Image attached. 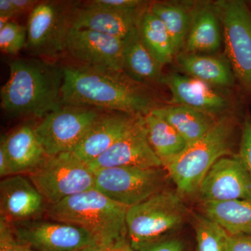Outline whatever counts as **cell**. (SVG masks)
I'll return each mask as SVG.
<instances>
[{
  "label": "cell",
  "instance_id": "6da1fadb",
  "mask_svg": "<svg viewBox=\"0 0 251 251\" xmlns=\"http://www.w3.org/2000/svg\"><path fill=\"white\" fill-rule=\"evenodd\" d=\"M62 69L63 105L143 117L162 106L149 85L123 72L82 64Z\"/></svg>",
  "mask_w": 251,
  "mask_h": 251
},
{
  "label": "cell",
  "instance_id": "7a4b0ae2",
  "mask_svg": "<svg viewBox=\"0 0 251 251\" xmlns=\"http://www.w3.org/2000/svg\"><path fill=\"white\" fill-rule=\"evenodd\" d=\"M8 66L9 77L0 92L4 111L43 119L62 106V67L36 58L14 59Z\"/></svg>",
  "mask_w": 251,
  "mask_h": 251
},
{
  "label": "cell",
  "instance_id": "3957f363",
  "mask_svg": "<svg viewBox=\"0 0 251 251\" xmlns=\"http://www.w3.org/2000/svg\"><path fill=\"white\" fill-rule=\"evenodd\" d=\"M128 208L93 188L65 198L46 211L52 221L80 227L98 244H105L128 237L126 219Z\"/></svg>",
  "mask_w": 251,
  "mask_h": 251
},
{
  "label": "cell",
  "instance_id": "277c9868",
  "mask_svg": "<svg viewBox=\"0 0 251 251\" xmlns=\"http://www.w3.org/2000/svg\"><path fill=\"white\" fill-rule=\"evenodd\" d=\"M234 122L222 117L197 141L163 167L181 196L198 192L203 179L220 158L230 153Z\"/></svg>",
  "mask_w": 251,
  "mask_h": 251
},
{
  "label": "cell",
  "instance_id": "5b68a950",
  "mask_svg": "<svg viewBox=\"0 0 251 251\" xmlns=\"http://www.w3.org/2000/svg\"><path fill=\"white\" fill-rule=\"evenodd\" d=\"M187 216V209L177 193L164 191L127 211V237L134 251L166 238L179 228Z\"/></svg>",
  "mask_w": 251,
  "mask_h": 251
},
{
  "label": "cell",
  "instance_id": "8992f818",
  "mask_svg": "<svg viewBox=\"0 0 251 251\" xmlns=\"http://www.w3.org/2000/svg\"><path fill=\"white\" fill-rule=\"evenodd\" d=\"M27 176L50 206L95 188L94 171L73 152L46 156Z\"/></svg>",
  "mask_w": 251,
  "mask_h": 251
},
{
  "label": "cell",
  "instance_id": "52a82bcc",
  "mask_svg": "<svg viewBox=\"0 0 251 251\" xmlns=\"http://www.w3.org/2000/svg\"><path fill=\"white\" fill-rule=\"evenodd\" d=\"M77 7L67 1H40L28 18L25 49L31 55L53 58L66 51Z\"/></svg>",
  "mask_w": 251,
  "mask_h": 251
},
{
  "label": "cell",
  "instance_id": "ba28073f",
  "mask_svg": "<svg viewBox=\"0 0 251 251\" xmlns=\"http://www.w3.org/2000/svg\"><path fill=\"white\" fill-rule=\"evenodd\" d=\"M95 188L122 205L133 206L164 191L169 177L161 168L115 167L94 171Z\"/></svg>",
  "mask_w": 251,
  "mask_h": 251
},
{
  "label": "cell",
  "instance_id": "9c48e42d",
  "mask_svg": "<svg viewBox=\"0 0 251 251\" xmlns=\"http://www.w3.org/2000/svg\"><path fill=\"white\" fill-rule=\"evenodd\" d=\"M223 29L225 51L234 77L251 90V11L247 1L220 0L212 4Z\"/></svg>",
  "mask_w": 251,
  "mask_h": 251
},
{
  "label": "cell",
  "instance_id": "30bf717a",
  "mask_svg": "<svg viewBox=\"0 0 251 251\" xmlns=\"http://www.w3.org/2000/svg\"><path fill=\"white\" fill-rule=\"evenodd\" d=\"M103 110L90 107L63 105L34 127L48 156L72 152Z\"/></svg>",
  "mask_w": 251,
  "mask_h": 251
},
{
  "label": "cell",
  "instance_id": "8fae6325",
  "mask_svg": "<svg viewBox=\"0 0 251 251\" xmlns=\"http://www.w3.org/2000/svg\"><path fill=\"white\" fill-rule=\"evenodd\" d=\"M11 225L16 237L36 251H77L98 244L85 229L52 220Z\"/></svg>",
  "mask_w": 251,
  "mask_h": 251
},
{
  "label": "cell",
  "instance_id": "7c38bea8",
  "mask_svg": "<svg viewBox=\"0 0 251 251\" xmlns=\"http://www.w3.org/2000/svg\"><path fill=\"white\" fill-rule=\"evenodd\" d=\"M198 192L202 202L251 199V178L238 155L223 157L206 173Z\"/></svg>",
  "mask_w": 251,
  "mask_h": 251
},
{
  "label": "cell",
  "instance_id": "4fadbf2b",
  "mask_svg": "<svg viewBox=\"0 0 251 251\" xmlns=\"http://www.w3.org/2000/svg\"><path fill=\"white\" fill-rule=\"evenodd\" d=\"M87 165L92 171L115 167H163L149 142L145 117H140L108 151Z\"/></svg>",
  "mask_w": 251,
  "mask_h": 251
},
{
  "label": "cell",
  "instance_id": "5bb4252c",
  "mask_svg": "<svg viewBox=\"0 0 251 251\" xmlns=\"http://www.w3.org/2000/svg\"><path fill=\"white\" fill-rule=\"evenodd\" d=\"M125 40L89 29L72 28L66 51L80 64L122 72Z\"/></svg>",
  "mask_w": 251,
  "mask_h": 251
},
{
  "label": "cell",
  "instance_id": "9a60e30c",
  "mask_svg": "<svg viewBox=\"0 0 251 251\" xmlns=\"http://www.w3.org/2000/svg\"><path fill=\"white\" fill-rule=\"evenodd\" d=\"M45 198L25 175L5 177L0 183V217L10 224L39 219L46 211Z\"/></svg>",
  "mask_w": 251,
  "mask_h": 251
},
{
  "label": "cell",
  "instance_id": "2e32d148",
  "mask_svg": "<svg viewBox=\"0 0 251 251\" xmlns=\"http://www.w3.org/2000/svg\"><path fill=\"white\" fill-rule=\"evenodd\" d=\"M141 117L120 112H103L72 152L88 164L108 151Z\"/></svg>",
  "mask_w": 251,
  "mask_h": 251
},
{
  "label": "cell",
  "instance_id": "e0dca14e",
  "mask_svg": "<svg viewBox=\"0 0 251 251\" xmlns=\"http://www.w3.org/2000/svg\"><path fill=\"white\" fill-rule=\"evenodd\" d=\"M161 84L171 90V105H182L215 115L227 110L229 101L213 86L194 77L171 74L164 75Z\"/></svg>",
  "mask_w": 251,
  "mask_h": 251
},
{
  "label": "cell",
  "instance_id": "ac0fdd59",
  "mask_svg": "<svg viewBox=\"0 0 251 251\" xmlns=\"http://www.w3.org/2000/svg\"><path fill=\"white\" fill-rule=\"evenodd\" d=\"M145 11L122 12L87 4L77 8L72 28L99 31L125 40L138 27Z\"/></svg>",
  "mask_w": 251,
  "mask_h": 251
},
{
  "label": "cell",
  "instance_id": "d6986e66",
  "mask_svg": "<svg viewBox=\"0 0 251 251\" xmlns=\"http://www.w3.org/2000/svg\"><path fill=\"white\" fill-rule=\"evenodd\" d=\"M5 144L14 175L29 174L48 156L31 126H21L5 135Z\"/></svg>",
  "mask_w": 251,
  "mask_h": 251
},
{
  "label": "cell",
  "instance_id": "ffe728a7",
  "mask_svg": "<svg viewBox=\"0 0 251 251\" xmlns=\"http://www.w3.org/2000/svg\"><path fill=\"white\" fill-rule=\"evenodd\" d=\"M162 66L144 44L138 26L125 39L122 72L140 83H161Z\"/></svg>",
  "mask_w": 251,
  "mask_h": 251
},
{
  "label": "cell",
  "instance_id": "44dd1931",
  "mask_svg": "<svg viewBox=\"0 0 251 251\" xmlns=\"http://www.w3.org/2000/svg\"><path fill=\"white\" fill-rule=\"evenodd\" d=\"M151 112L170 124L188 145L204 136L218 120L213 115L182 105H162Z\"/></svg>",
  "mask_w": 251,
  "mask_h": 251
},
{
  "label": "cell",
  "instance_id": "7402d4cb",
  "mask_svg": "<svg viewBox=\"0 0 251 251\" xmlns=\"http://www.w3.org/2000/svg\"><path fill=\"white\" fill-rule=\"evenodd\" d=\"M179 67L188 76L194 77L211 86L232 87L234 75L229 62L204 54L180 52L176 54Z\"/></svg>",
  "mask_w": 251,
  "mask_h": 251
},
{
  "label": "cell",
  "instance_id": "603a6c76",
  "mask_svg": "<svg viewBox=\"0 0 251 251\" xmlns=\"http://www.w3.org/2000/svg\"><path fill=\"white\" fill-rule=\"evenodd\" d=\"M202 212L229 235L251 234V199L202 202Z\"/></svg>",
  "mask_w": 251,
  "mask_h": 251
},
{
  "label": "cell",
  "instance_id": "cb8c5ba5",
  "mask_svg": "<svg viewBox=\"0 0 251 251\" xmlns=\"http://www.w3.org/2000/svg\"><path fill=\"white\" fill-rule=\"evenodd\" d=\"M221 27L212 5L195 11L184 48L186 52L204 54L217 51L221 46Z\"/></svg>",
  "mask_w": 251,
  "mask_h": 251
},
{
  "label": "cell",
  "instance_id": "d4e9b609",
  "mask_svg": "<svg viewBox=\"0 0 251 251\" xmlns=\"http://www.w3.org/2000/svg\"><path fill=\"white\" fill-rule=\"evenodd\" d=\"M148 140L163 166L179 156L188 144L168 122L150 112L145 116Z\"/></svg>",
  "mask_w": 251,
  "mask_h": 251
},
{
  "label": "cell",
  "instance_id": "484cf974",
  "mask_svg": "<svg viewBox=\"0 0 251 251\" xmlns=\"http://www.w3.org/2000/svg\"><path fill=\"white\" fill-rule=\"evenodd\" d=\"M138 29L144 44L162 67L172 62L176 55L173 40L163 23L149 8L140 19Z\"/></svg>",
  "mask_w": 251,
  "mask_h": 251
},
{
  "label": "cell",
  "instance_id": "4316f807",
  "mask_svg": "<svg viewBox=\"0 0 251 251\" xmlns=\"http://www.w3.org/2000/svg\"><path fill=\"white\" fill-rule=\"evenodd\" d=\"M149 9L163 23L173 40L176 54L180 53L186 44L192 15L181 5L172 3H153Z\"/></svg>",
  "mask_w": 251,
  "mask_h": 251
},
{
  "label": "cell",
  "instance_id": "83f0119b",
  "mask_svg": "<svg viewBox=\"0 0 251 251\" xmlns=\"http://www.w3.org/2000/svg\"><path fill=\"white\" fill-rule=\"evenodd\" d=\"M195 232L198 251H226L227 233L205 216H195Z\"/></svg>",
  "mask_w": 251,
  "mask_h": 251
},
{
  "label": "cell",
  "instance_id": "f1b7e54d",
  "mask_svg": "<svg viewBox=\"0 0 251 251\" xmlns=\"http://www.w3.org/2000/svg\"><path fill=\"white\" fill-rule=\"evenodd\" d=\"M27 43V27L14 21H9L0 29V49L8 54H18Z\"/></svg>",
  "mask_w": 251,
  "mask_h": 251
},
{
  "label": "cell",
  "instance_id": "f546056e",
  "mask_svg": "<svg viewBox=\"0 0 251 251\" xmlns=\"http://www.w3.org/2000/svg\"><path fill=\"white\" fill-rule=\"evenodd\" d=\"M87 4L122 12H144L148 9L146 8L148 1L141 0H94Z\"/></svg>",
  "mask_w": 251,
  "mask_h": 251
},
{
  "label": "cell",
  "instance_id": "4dcf8cb0",
  "mask_svg": "<svg viewBox=\"0 0 251 251\" xmlns=\"http://www.w3.org/2000/svg\"><path fill=\"white\" fill-rule=\"evenodd\" d=\"M0 251H36L15 235L12 226L0 217Z\"/></svg>",
  "mask_w": 251,
  "mask_h": 251
},
{
  "label": "cell",
  "instance_id": "1f68e13d",
  "mask_svg": "<svg viewBox=\"0 0 251 251\" xmlns=\"http://www.w3.org/2000/svg\"><path fill=\"white\" fill-rule=\"evenodd\" d=\"M238 156L251 178V122L249 120L243 126Z\"/></svg>",
  "mask_w": 251,
  "mask_h": 251
},
{
  "label": "cell",
  "instance_id": "d6a6232c",
  "mask_svg": "<svg viewBox=\"0 0 251 251\" xmlns=\"http://www.w3.org/2000/svg\"><path fill=\"white\" fill-rule=\"evenodd\" d=\"M135 251H185L183 242L176 238H163Z\"/></svg>",
  "mask_w": 251,
  "mask_h": 251
},
{
  "label": "cell",
  "instance_id": "836d02e7",
  "mask_svg": "<svg viewBox=\"0 0 251 251\" xmlns=\"http://www.w3.org/2000/svg\"><path fill=\"white\" fill-rule=\"evenodd\" d=\"M77 251H135L128 237H123L113 242L97 244Z\"/></svg>",
  "mask_w": 251,
  "mask_h": 251
},
{
  "label": "cell",
  "instance_id": "e575fe53",
  "mask_svg": "<svg viewBox=\"0 0 251 251\" xmlns=\"http://www.w3.org/2000/svg\"><path fill=\"white\" fill-rule=\"evenodd\" d=\"M226 251H251V234L232 236L227 234Z\"/></svg>",
  "mask_w": 251,
  "mask_h": 251
},
{
  "label": "cell",
  "instance_id": "d590c367",
  "mask_svg": "<svg viewBox=\"0 0 251 251\" xmlns=\"http://www.w3.org/2000/svg\"><path fill=\"white\" fill-rule=\"evenodd\" d=\"M11 175H14V173L6 151L5 135H1L0 140V176L5 178Z\"/></svg>",
  "mask_w": 251,
  "mask_h": 251
},
{
  "label": "cell",
  "instance_id": "8d00e7d4",
  "mask_svg": "<svg viewBox=\"0 0 251 251\" xmlns=\"http://www.w3.org/2000/svg\"><path fill=\"white\" fill-rule=\"evenodd\" d=\"M17 16L11 0H0V29L4 27L9 20Z\"/></svg>",
  "mask_w": 251,
  "mask_h": 251
},
{
  "label": "cell",
  "instance_id": "74e56055",
  "mask_svg": "<svg viewBox=\"0 0 251 251\" xmlns=\"http://www.w3.org/2000/svg\"><path fill=\"white\" fill-rule=\"evenodd\" d=\"M17 15L32 11L40 1L36 0H11Z\"/></svg>",
  "mask_w": 251,
  "mask_h": 251
},
{
  "label": "cell",
  "instance_id": "f35d334b",
  "mask_svg": "<svg viewBox=\"0 0 251 251\" xmlns=\"http://www.w3.org/2000/svg\"><path fill=\"white\" fill-rule=\"evenodd\" d=\"M248 4L251 5V1H249V3H248Z\"/></svg>",
  "mask_w": 251,
  "mask_h": 251
}]
</instances>
